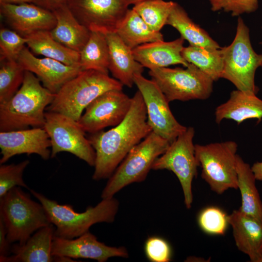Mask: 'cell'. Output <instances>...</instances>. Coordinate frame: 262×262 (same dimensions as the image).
<instances>
[{"label":"cell","mask_w":262,"mask_h":262,"mask_svg":"<svg viewBox=\"0 0 262 262\" xmlns=\"http://www.w3.org/2000/svg\"><path fill=\"white\" fill-rule=\"evenodd\" d=\"M115 33L131 49L150 42L164 40L160 32L152 30L133 9H129Z\"/></svg>","instance_id":"4316f807"},{"label":"cell","mask_w":262,"mask_h":262,"mask_svg":"<svg viewBox=\"0 0 262 262\" xmlns=\"http://www.w3.org/2000/svg\"><path fill=\"white\" fill-rule=\"evenodd\" d=\"M55 227L52 224L35 231L23 244L12 246L11 254L2 262H51Z\"/></svg>","instance_id":"44dd1931"},{"label":"cell","mask_w":262,"mask_h":262,"mask_svg":"<svg viewBox=\"0 0 262 262\" xmlns=\"http://www.w3.org/2000/svg\"><path fill=\"white\" fill-rule=\"evenodd\" d=\"M237 148V144L233 141L195 145L201 177L217 194L238 189Z\"/></svg>","instance_id":"ba28073f"},{"label":"cell","mask_w":262,"mask_h":262,"mask_svg":"<svg viewBox=\"0 0 262 262\" xmlns=\"http://www.w3.org/2000/svg\"><path fill=\"white\" fill-rule=\"evenodd\" d=\"M52 255L53 257L89 259L105 262L111 257L128 258L129 253L125 247L110 246L98 241L96 236L89 231L74 239L54 236Z\"/></svg>","instance_id":"9a60e30c"},{"label":"cell","mask_w":262,"mask_h":262,"mask_svg":"<svg viewBox=\"0 0 262 262\" xmlns=\"http://www.w3.org/2000/svg\"><path fill=\"white\" fill-rule=\"evenodd\" d=\"M51 142L44 128L0 131V148L1 157L0 164H3L16 155H38L45 160L51 156Z\"/></svg>","instance_id":"2e32d148"},{"label":"cell","mask_w":262,"mask_h":262,"mask_svg":"<svg viewBox=\"0 0 262 262\" xmlns=\"http://www.w3.org/2000/svg\"><path fill=\"white\" fill-rule=\"evenodd\" d=\"M131 98L122 90L108 91L95 99L85 109L78 121L85 132L94 133L121 122L128 113Z\"/></svg>","instance_id":"5bb4252c"},{"label":"cell","mask_w":262,"mask_h":262,"mask_svg":"<svg viewBox=\"0 0 262 262\" xmlns=\"http://www.w3.org/2000/svg\"><path fill=\"white\" fill-rule=\"evenodd\" d=\"M166 25L175 28L181 37L187 40L190 45L212 49L221 48L207 32L189 17L185 10L177 3L170 14Z\"/></svg>","instance_id":"83f0119b"},{"label":"cell","mask_w":262,"mask_h":262,"mask_svg":"<svg viewBox=\"0 0 262 262\" xmlns=\"http://www.w3.org/2000/svg\"><path fill=\"white\" fill-rule=\"evenodd\" d=\"M123 86L108 74L83 70L62 86L46 111L59 113L78 121L95 99L108 91L122 90Z\"/></svg>","instance_id":"277c9868"},{"label":"cell","mask_w":262,"mask_h":262,"mask_svg":"<svg viewBox=\"0 0 262 262\" xmlns=\"http://www.w3.org/2000/svg\"><path fill=\"white\" fill-rule=\"evenodd\" d=\"M32 53L53 59L66 65L80 66V52L62 45L52 36L50 31H40L26 36Z\"/></svg>","instance_id":"d4e9b609"},{"label":"cell","mask_w":262,"mask_h":262,"mask_svg":"<svg viewBox=\"0 0 262 262\" xmlns=\"http://www.w3.org/2000/svg\"><path fill=\"white\" fill-rule=\"evenodd\" d=\"M259 262H262V257L261 259H260Z\"/></svg>","instance_id":"7bdbcfd3"},{"label":"cell","mask_w":262,"mask_h":262,"mask_svg":"<svg viewBox=\"0 0 262 262\" xmlns=\"http://www.w3.org/2000/svg\"><path fill=\"white\" fill-rule=\"evenodd\" d=\"M67 0H35L34 4L52 11L66 4Z\"/></svg>","instance_id":"f35d334b"},{"label":"cell","mask_w":262,"mask_h":262,"mask_svg":"<svg viewBox=\"0 0 262 262\" xmlns=\"http://www.w3.org/2000/svg\"><path fill=\"white\" fill-rule=\"evenodd\" d=\"M134 83L143 98L147 122L152 131L171 143L187 127L175 118L169 107V102L152 80L139 74L135 75Z\"/></svg>","instance_id":"7c38bea8"},{"label":"cell","mask_w":262,"mask_h":262,"mask_svg":"<svg viewBox=\"0 0 262 262\" xmlns=\"http://www.w3.org/2000/svg\"><path fill=\"white\" fill-rule=\"evenodd\" d=\"M185 67L155 68L148 74L169 102L209 98L213 92V79L192 64Z\"/></svg>","instance_id":"9c48e42d"},{"label":"cell","mask_w":262,"mask_h":262,"mask_svg":"<svg viewBox=\"0 0 262 262\" xmlns=\"http://www.w3.org/2000/svg\"><path fill=\"white\" fill-rule=\"evenodd\" d=\"M177 2L147 0L134 5L133 9L153 31L160 32Z\"/></svg>","instance_id":"4dcf8cb0"},{"label":"cell","mask_w":262,"mask_h":262,"mask_svg":"<svg viewBox=\"0 0 262 262\" xmlns=\"http://www.w3.org/2000/svg\"><path fill=\"white\" fill-rule=\"evenodd\" d=\"M211 10L213 12L223 11L232 16L249 14L257 10L258 0H209Z\"/></svg>","instance_id":"d590c367"},{"label":"cell","mask_w":262,"mask_h":262,"mask_svg":"<svg viewBox=\"0 0 262 262\" xmlns=\"http://www.w3.org/2000/svg\"><path fill=\"white\" fill-rule=\"evenodd\" d=\"M147 259L152 262H169L171 260L172 250L165 239L159 236L148 237L144 246Z\"/></svg>","instance_id":"8d00e7d4"},{"label":"cell","mask_w":262,"mask_h":262,"mask_svg":"<svg viewBox=\"0 0 262 262\" xmlns=\"http://www.w3.org/2000/svg\"><path fill=\"white\" fill-rule=\"evenodd\" d=\"M198 224L205 233L223 235L229 225L228 215L220 208L211 206L203 209L199 214Z\"/></svg>","instance_id":"d6a6232c"},{"label":"cell","mask_w":262,"mask_h":262,"mask_svg":"<svg viewBox=\"0 0 262 262\" xmlns=\"http://www.w3.org/2000/svg\"><path fill=\"white\" fill-rule=\"evenodd\" d=\"M0 219L11 244L25 243L39 229L51 224L39 202L21 187H15L0 198Z\"/></svg>","instance_id":"5b68a950"},{"label":"cell","mask_w":262,"mask_h":262,"mask_svg":"<svg viewBox=\"0 0 262 262\" xmlns=\"http://www.w3.org/2000/svg\"><path fill=\"white\" fill-rule=\"evenodd\" d=\"M223 60L221 78L232 82L238 90L256 94L255 74L262 65V54L257 53L250 42L248 27L238 19L236 33L232 42L221 48Z\"/></svg>","instance_id":"52a82bcc"},{"label":"cell","mask_w":262,"mask_h":262,"mask_svg":"<svg viewBox=\"0 0 262 262\" xmlns=\"http://www.w3.org/2000/svg\"><path fill=\"white\" fill-rule=\"evenodd\" d=\"M256 94L233 90L225 103L217 106L215 111V121L219 124L223 119H231L240 124L244 121L262 118V100Z\"/></svg>","instance_id":"603a6c76"},{"label":"cell","mask_w":262,"mask_h":262,"mask_svg":"<svg viewBox=\"0 0 262 262\" xmlns=\"http://www.w3.org/2000/svg\"><path fill=\"white\" fill-rule=\"evenodd\" d=\"M30 161L26 160L17 164H1L0 166V198L15 187L28 188L23 179L24 170Z\"/></svg>","instance_id":"836d02e7"},{"label":"cell","mask_w":262,"mask_h":262,"mask_svg":"<svg viewBox=\"0 0 262 262\" xmlns=\"http://www.w3.org/2000/svg\"><path fill=\"white\" fill-rule=\"evenodd\" d=\"M195 132L193 127H187L156 159L152 167L154 170L166 169L175 174L181 185L184 204L188 209L191 207L193 199L192 181L199 166L193 143Z\"/></svg>","instance_id":"30bf717a"},{"label":"cell","mask_w":262,"mask_h":262,"mask_svg":"<svg viewBox=\"0 0 262 262\" xmlns=\"http://www.w3.org/2000/svg\"><path fill=\"white\" fill-rule=\"evenodd\" d=\"M146 106L140 91L131 98V104L123 120L107 131L90 134L88 138L96 158L92 179H109L129 151L151 132Z\"/></svg>","instance_id":"6da1fadb"},{"label":"cell","mask_w":262,"mask_h":262,"mask_svg":"<svg viewBox=\"0 0 262 262\" xmlns=\"http://www.w3.org/2000/svg\"><path fill=\"white\" fill-rule=\"evenodd\" d=\"M35 0H0V4H19L25 3H34Z\"/></svg>","instance_id":"60d3db41"},{"label":"cell","mask_w":262,"mask_h":262,"mask_svg":"<svg viewBox=\"0 0 262 262\" xmlns=\"http://www.w3.org/2000/svg\"><path fill=\"white\" fill-rule=\"evenodd\" d=\"M30 192L43 206L50 223L54 226V236L60 238L74 239L89 231L96 223H112L118 211L119 202L114 197L103 198L95 206L78 213L71 205L60 204L33 190Z\"/></svg>","instance_id":"3957f363"},{"label":"cell","mask_w":262,"mask_h":262,"mask_svg":"<svg viewBox=\"0 0 262 262\" xmlns=\"http://www.w3.org/2000/svg\"></svg>","instance_id":"f6af8a7d"},{"label":"cell","mask_w":262,"mask_h":262,"mask_svg":"<svg viewBox=\"0 0 262 262\" xmlns=\"http://www.w3.org/2000/svg\"><path fill=\"white\" fill-rule=\"evenodd\" d=\"M0 12L13 30L24 37L40 31H51L56 23L52 11L32 3L0 4Z\"/></svg>","instance_id":"ac0fdd59"},{"label":"cell","mask_w":262,"mask_h":262,"mask_svg":"<svg viewBox=\"0 0 262 262\" xmlns=\"http://www.w3.org/2000/svg\"><path fill=\"white\" fill-rule=\"evenodd\" d=\"M32 72H25L22 84L8 101L0 104V131L43 128L45 111L55 95Z\"/></svg>","instance_id":"7a4b0ae2"},{"label":"cell","mask_w":262,"mask_h":262,"mask_svg":"<svg viewBox=\"0 0 262 262\" xmlns=\"http://www.w3.org/2000/svg\"><path fill=\"white\" fill-rule=\"evenodd\" d=\"M109 49L106 35L91 32L89 38L80 52V66L82 71L94 70L108 74Z\"/></svg>","instance_id":"f1b7e54d"},{"label":"cell","mask_w":262,"mask_h":262,"mask_svg":"<svg viewBox=\"0 0 262 262\" xmlns=\"http://www.w3.org/2000/svg\"><path fill=\"white\" fill-rule=\"evenodd\" d=\"M181 55L187 62L197 66L213 81L221 78L223 60L221 48L212 49L189 45L183 47Z\"/></svg>","instance_id":"f546056e"},{"label":"cell","mask_w":262,"mask_h":262,"mask_svg":"<svg viewBox=\"0 0 262 262\" xmlns=\"http://www.w3.org/2000/svg\"><path fill=\"white\" fill-rule=\"evenodd\" d=\"M106 35L109 49V70L123 85L131 88L135 75L142 74L144 67L135 59L132 49L116 33Z\"/></svg>","instance_id":"7402d4cb"},{"label":"cell","mask_w":262,"mask_h":262,"mask_svg":"<svg viewBox=\"0 0 262 262\" xmlns=\"http://www.w3.org/2000/svg\"><path fill=\"white\" fill-rule=\"evenodd\" d=\"M27 39L14 30L1 28L0 30V60H17L27 44Z\"/></svg>","instance_id":"e575fe53"},{"label":"cell","mask_w":262,"mask_h":262,"mask_svg":"<svg viewBox=\"0 0 262 262\" xmlns=\"http://www.w3.org/2000/svg\"><path fill=\"white\" fill-rule=\"evenodd\" d=\"M66 4L90 31L105 34L115 33L130 5L126 0H67Z\"/></svg>","instance_id":"4fadbf2b"},{"label":"cell","mask_w":262,"mask_h":262,"mask_svg":"<svg viewBox=\"0 0 262 262\" xmlns=\"http://www.w3.org/2000/svg\"><path fill=\"white\" fill-rule=\"evenodd\" d=\"M145 0H126L129 5L133 4V5Z\"/></svg>","instance_id":"b9f144b4"},{"label":"cell","mask_w":262,"mask_h":262,"mask_svg":"<svg viewBox=\"0 0 262 262\" xmlns=\"http://www.w3.org/2000/svg\"><path fill=\"white\" fill-rule=\"evenodd\" d=\"M8 240L5 227L0 219V262L11 254L12 246Z\"/></svg>","instance_id":"74e56055"},{"label":"cell","mask_w":262,"mask_h":262,"mask_svg":"<svg viewBox=\"0 0 262 262\" xmlns=\"http://www.w3.org/2000/svg\"><path fill=\"white\" fill-rule=\"evenodd\" d=\"M184 39L180 37L172 41H157L140 45L132 49L136 60L149 70L189 63L182 56Z\"/></svg>","instance_id":"d6986e66"},{"label":"cell","mask_w":262,"mask_h":262,"mask_svg":"<svg viewBox=\"0 0 262 262\" xmlns=\"http://www.w3.org/2000/svg\"><path fill=\"white\" fill-rule=\"evenodd\" d=\"M169 145L167 140L152 131L129 151L108 179L102 199L113 197L125 187L145 180L156 159Z\"/></svg>","instance_id":"8992f818"},{"label":"cell","mask_w":262,"mask_h":262,"mask_svg":"<svg viewBox=\"0 0 262 262\" xmlns=\"http://www.w3.org/2000/svg\"><path fill=\"white\" fill-rule=\"evenodd\" d=\"M238 189L242 198L239 210L262 222V202L257 188L256 179L249 164L237 155Z\"/></svg>","instance_id":"484cf974"},{"label":"cell","mask_w":262,"mask_h":262,"mask_svg":"<svg viewBox=\"0 0 262 262\" xmlns=\"http://www.w3.org/2000/svg\"><path fill=\"white\" fill-rule=\"evenodd\" d=\"M251 168L256 180L262 181V162L254 163Z\"/></svg>","instance_id":"ab89813d"},{"label":"cell","mask_w":262,"mask_h":262,"mask_svg":"<svg viewBox=\"0 0 262 262\" xmlns=\"http://www.w3.org/2000/svg\"><path fill=\"white\" fill-rule=\"evenodd\" d=\"M56 19L50 33L53 38L65 46L80 52L87 43L90 33L71 12L66 4L52 11Z\"/></svg>","instance_id":"cb8c5ba5"},{"label":"cell","mask_w":262,"mask_h":262,"mask_svg":"<svg viewBox=\"0 0 262 262\" xmlns=\"http://www.w3.org/2000/svg\"><path fill=\"white\" fill-rule=\"evenodd\" d=\"M228 218L238 249L251 262H259L262 257V222L239 209L233 211Z\"/></svg>","instance_id":"ffe728a7"},{"label":"cell","mask_w":262,"mask_h":262,"mask_svg":"<svg viewBox=\"0 0 262 262\" xmlns=\"http://www.w3.org/2000/svg\"><path fill=\"white\" fill-rule=\"evenodd\" d=\"M17 61L25 70L33 73L42 85L54 94L82 71L80 66H68L53 59L37 58L26 47Z\"/></svg>","instance_id":"e0dca14e"},{"label":"cell","mask_w":262,"mask_h":262,"mask_svg":"<svg viewBox=\"0 0 262 262\" xmlns=\"http://www.w3.org/2000/svg\"><path fill=\"white\" fill-rule=\"evenodd\" d=\"M44 129L51 142V158L61 152L70 153L94 166L95 151L77 121L60 113L46 111Z\"/></svg>","instance_id":"8fae6325"},{"label":"cell","mask_w":262,"mask_h":262,"mask_svg":"<svg viewBox=\"0 0 262 262\" xmlns=\"http://www.w3.org/2000/svg\"><path fill=\"white\" fill-rule=\"evenodd\" d=\"M261 44L262 45V42H261Z\"/></svg>","instance_id":"ee69618b"},{"label":"cell","mask_w":262,"mask_h":262,"mask_svg":"<svg viewBox=\"0 0 262 262\" xmlns=\"http://www.w3.org/2000/svg\"><path fill=\"white\" fill-rule=\"evenodd\" d=\"M25 70L17 60H0V104L9 100L23 83Z\"/></svg>","instance_id":"1f68e13d"}]
</instances>
